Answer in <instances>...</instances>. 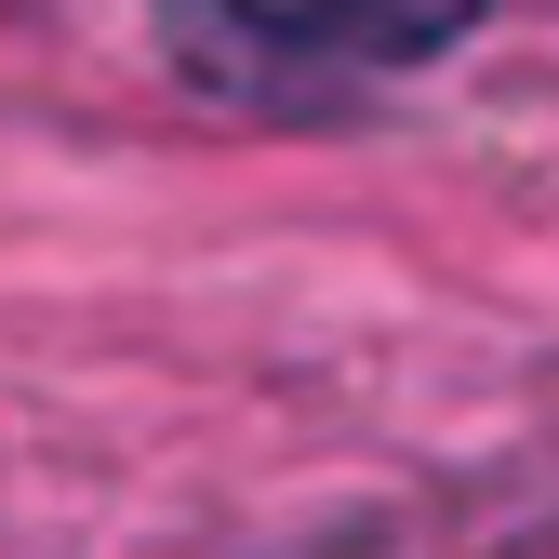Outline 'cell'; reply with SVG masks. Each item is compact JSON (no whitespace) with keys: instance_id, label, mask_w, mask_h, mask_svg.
I'll return each mask as SVG.
<instances>
[{"instance_id":"1","label":"cell","mask_w":559,"mask_h":559,"mask_svg":"<svg viewBox=\"0 0 559 559\" xmlns=\"http://www.w3.org/2000/svg\"><path fill=\"white\" fill-rule=\"evenodd\" d=\"M493 0H160V27L240 94H333L453 53Z\"/></svg>"}]
</instances>
